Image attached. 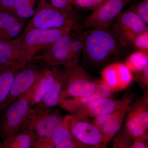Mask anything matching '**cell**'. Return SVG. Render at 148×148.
Instances as JSON below:
<instances>
[{
	"instance_id": "cell-1",
	"label": "cell",
	"mask_w": 148,
	"mask_h": 148,
	"mask_svg": "<svg viewBox=\"0 0 148 148\" xmlns=\"http://www.w3.org/2000/svg\"><path fill=\"white\" fill-rule=\"evenodd\" d=\"M79 36L85 58L93 65L106 64L124 51L110 29H86Z\"/></svg>"
},
{
	"instance_id": "cell-2",
	"label": "cell",
	"mask_w": 148,
	"mask_h": 148,
	"mask_svg": "<svg viewBox=\"0 0 148 148\" xmlns=\"http://www.w3.org/2000/svg\"><path fill=\"white\" fill-rule=\"evenodd\" d=\"M73 31L69 27L34 29L18 36L21 50L20 69L62 36Z\"/></svg>"
},
{
	"instance_id": "cell-3",
	"label": "cell",
	"mask_w": 148,
	"mask_h": 148,
	"mask_svg": "<svg viewBox=\"0 0 148 148\" xmlns=\"http://www.w3.org/2000/svg\"><path fill=\"white\" fill-rule=\"evenodd\" d=\"M81 26L73 15L53 7L47 0H38L36 12L22 33L34 29H49L69 27L81 32Z\"/></svg>"
},
{
	"instance_id": "cell-4",
	"label": "cell",
	"mask_w": 148,
	"mask_h": 148,
	"mask_svg": "<svg viewBox=\"0 0 148 148\" xmlns=\"http://www.w3.org/2000/svg\"><path fill=\"white\" fill-rule=\"evenodd\" d=\"M49 67L42 60L34 59L19 69L15 76L9 94L5 101L0 105V112L26 95Z\"/></svg>"
},
{
	"instance_id": "cell-5",
	"label": "cell",
	"mask_w": 148,
	"mask_h": 148,
	"mask_svg": "<svg viewBox=\"0 0 148 148\" xmlns=\"http://www.w3.org/2000/svg\"><path fill=\"white\" fill-rule=\"evenodd\" d=\"M38 104L33 106L20 130H27L35 138L50 137L60 126L64 116L58 110Z\"/></svg>"
},
{
	"instance_id": "cell-6",
	"label": "cell",
	"mask_w": 148,
	"mask_h": 148,
	"mask_svg": "<svg viewBox=\"0 0 148 148\" xmlns=\"http://www.w3.org/2000/svg\"><path fill=\"white\" fill-rule=\"evenodd\" d=\"M64 69L65 82L60 101L66 98L91 95L96 91L98 79L90 76L79 63L64 66Z\"/></svg>"
},
{
	"instance_id": "cell-7",
	"label": "cell",
	"mask_w": 148,
	"mask_h": 148,
	"mask_svg": "<svg viewBox=\"0 0 148 148\" xmlns=\"http://www.w3.org/2000/svg\"><path fill=\"white\" fill-rule=\"evenodd\" d=\"M31 89L3 111L0 120V138L3 141L19 131L24 124L33 107Z\"/></svg>"
},
{
	"instance_id": "cell-8",
	"label": "cell",
	"mask_w": 148,
	"mask_h": 148,
	"mask_svg": "<svg viewBox=\"0 0 148 148\" xmlns=\"http://www.w3.org/2000/svg\"><path fill=\"white\" fill-rule=\"evenodd\" d=\"M110 30L122 48L126 51L131 47L137 35L148 30V24L129 9L120 14Z\"/></svg>"
},
{
	"instance_id": "cell-9",
	"label": "cell",
	"mask_w": 148,
	"mask_h": 148,
	"mask_svg": "<svg viewBox=\"0 0 148 148\" xmlns=\"http://www.w3.org/2000/svg\"><path fill=\"white\" fill-rule=\"evenodd\" d=\"M123 128L133 140H148V92L132 103L127 111Z\"/></svg>"
},
{
	"instance_id": "cell-10",
	"label": "cell",
	"mask_w": 148,
	"mask_h": 148,
	"mask_svg": "<svg viewBox=\"0 0 148 148\" xmlns=\"http://www.w3.org/2000/svg\"><path fill=\"white\" fill-rule=\"evenodd\" d=\"M131 0H106L86 16L81 32L91 29H110L120 14Z\"/></svg>"
},
{
	"instance_id": "cell-11",
	"label": "cell",
	"mask_w": 148,
	"mask_h": 148,
	"mask_svg": "<svg viewBox=\"0 0 148 148\" xmlns=\"http://www.w3.org/2000/svg\"><path fill=\"white\" fill-rule=\"evenodd\" d=\"M71 130L74 138L90 148H105L108 144L101 130L89 118L72 115Z\"/></svg>"
},
{
	"instance_id": "cell-12",
	"label": "cell",
	"mask_w": 148,
	"mask_h": 148,
	"mask_svg": "<svg viewBox=\"0 0 148 148\" xmlns=\"http://www.w3.org/2000/svg\"><path fill=\"white\" fill-rule=\"evenodd\" d=\"M72 32L62 36L34 59L42 60L50 67L66 66L73 64L70 50Z\"/></svg>"
},
{
	"instance_id": "cell-13",
	"label": "cell",
	"mask_w": 148,
	"mask_h": 148,
	"mask_svg": "<svg viewBox=\"0 0 148 148\" xmlns=\"http://www.w3.org/2000/svg\"><path fill=\"white\" fill-rule=\"evenodd\" d=\"M131 101L132 97L128 95L124 96L121 100L101 98L79 106L69 113L72 115L79 117L95 118L119 110Z\"/></svg>"
},
{
	"instance_id": "cell-14",
	"label": "cell",
	"mask_w": 148,
	"mask_h": 148,
	"mask_svg": "<svg viewBox=\"0 0 148 148\" xmlns=\"http://www.w3.org/2000/svg\"><path fill=\"white\" fill-rule=\"evenodd\" d=\"M101 80L116 92L127 88L133 81V73L124 63L116 62L108 65L101 72Z\"/></svg>"
},
{
	"instance_id": "cell-15",
	"label": "cell",
	"mask_w": 148,
	"mask_h": 148,
	"mask_svg": "<svg viewBox=\"0 0 148 148\" xmlns=\"http://www.w3.org/2000/svg\"><path fill=\"white\" fill-rule=\"evenodd\" d=\"M132 101L121 108L106 114L94 118L92 121L103 134L108 143L122 127Z\"/></svg>"
},
{
	"instance_id": "cell-16",
	"label": "cell",
	"mask_w": 148,
	"mask_h": 148,
	"mask_svg": "<svg viewBox=\"0 0 148 148\" xmlns=\"http://www.w3.org/2000/svg\"><path fill=\"white\" fill-rule=\"evenodd\" d=\"M21 50L19 37L12 40H0V69H20Z\"/></svg>"
},
{
	"instance_id": "cell-17",
	"label": "cell",
	"mask_w": 148,
	"mask_h": 148,
	"mask_svg": "<svg viewBox=\"0 0 148 148\" xmlns=\"http://www.w3.org/2000/svg\"><path fill=\"white\" fill-rule=\"evenodd\" d=\"M25 20L10 11L0 10V40H12L24 29Z\"/></svg>"
},
{
	"instance_id": "cell-18",
	"label": "cell",
	"mask_w": 148,
	"mask_h": 148,
	"mask_svg": "<svg viewBox=\"0 0 148 148\" xmlns=\"http://www.w3.org/2000/svg\"><path fill=\"white\" fill-rule=\"evenodd\" d=\"M114 93L115 92L112 91L104 84L101 79H98L97 88L93 94L81 97L64 98L60 101L58 106L70 112L77 107L93 100L101 98H111Z\"/></svg>"
},
{
	"instance_id": "cell-19",
	"label": "cell",
	"mask_w": 148,
	"mask_h": 148,
	"mask_svg": "<svg viewBox=\"0 0 148 148\" xmlns=\"http://www.w3.org/2000/svg\"><path fill=\"white\" fill-rule=\"evenodd\" d=\"M56 67L51 66L48 68L31 89L33 107L41 101L53 86L55 81Z\"/></svg>"
},
{
	"instance_id": "cell-20",
	"label": "cell",
	"mask_w": 148,
	"mask_h": 148,
	"mask_svg": "<svg viewBox=\"0 0 148 148\" xmlns=\"http://www.w3.org/2000/svg\"><path fill=\"white\" fill-rule=\"evenodd\" d=\"M65 79L64 68L57 66L55 81L53 86L41 101L37 104L46 108H53L58 106L64 88Z\"/></svg>"
},
{
	"instance_id": "cell-21",
	"label": "cell",
	"mask_w": 148,
	"mask_h": 148,
	"mask_svg": "<svg viewBox=\"0 0 148 148\" xmlns=\"http://www.w3.org/2000/svg\"><path fill=\"white\" fill-rule=\"evenodd\" d=\"M36 138L27 130H19L3 140V148H33Z\"/></svg>"
},
{
	"instance_id": "cell-22",
	"label": "cell",
	"mask_w": 148,
	"mask_h": 148,
	"mask_svg": "<svg viewBox=\"0 0 148 148\" xmlns=\"http://www.w3.org/2000/svg\"><path fill=\"white\" fill-rule=\"evenodd\" d=\"M72 115L64 116L63 121L52 135L49 138H43L54 148L55 146L66 140L73 138L71 130V121Z\"/></svg>"
},
{
	"instance_id": "cell-23",
	"label": "cell",
	"mask_w": 148,
	"mask_h": 148,
	"mask_svg": "<svg viewBox=\"0 0 148 148\" xmlns=\"http://www.w3.org/2000/svg\"><path fill=\"white\" fill-rule=\"evenodd\" d=\"M18 70L11 67L0 69V105L9 94Z\"/></svg>"
},
{
	"instance_id": "cell-24",
	"label": "cell",
	"mask_w": 148,
	"mask_h": 148,
	"mask_svg": "<svg viewBox=\"0 0 148 148\" xmlns=\"http://www.w3.org/2000/svg\"><path fill=\"white\" fill-rule=\"evenodd\" d=\"M38 0H16L10 11L25 20L31 18L36 12Z\"/></svg>"
},
{
	"instance_id": "cell-25",
	"label": "cell",
	"mask_w": 148,
	"mask_h": 148,
	"mask_svg": "<svg viewBox=\"0 0 148 148\" xmlns=\"http://www.w3.org/2000/svg\"><path fill=\"white\" fill-rule=\"evenodd\" d=\"M124 64L132 73H136L148 66V53L136 51L127 57Z\"/></svg>"
},
{
	"instance_id": "cell-26",
	"label": "cell",
	"mask_w": 148,
	"mask_h": 148,
	"mask_svg": "<svg viewBox=\"0 0 148 148\" xmlns=\"http://www.w3.org/2000/svg\"><path fill=\"white\" fill-rule=\"evenodd\" d=\"M74 32L72 31L70 50L73 63H79L80 56L82 52L83 46L82 41L80 38L79 32H75V34H74Z\"/></svg>"
},
{
	"instance_id": "cell-27",
	"label": "cell",
	"mask_w": 148,
	"mask_h": 148,
	"mask_svg": "<svg viewBox=\"0 0 148 148\" xmlns=\"http://www.w3.org/2000/svg\"><path fill=\"white\" fill-rule=\"evenodd\" d=\"M116 135V136L114 139L113 148H131L133 140L123 127L120 130Z\"/></svg>"
},
{
	"instance_id": "cell-28",
	"label": "cell",
	"mask_w": 148,
	"mask_h": 148,
	"mask_svg": "<svg viewBox=\"0 0 148 148\" xmlns=\"http://www.w3.org/2000/svg\"><path fill=\"white\" fill-rule=\"evenodd\" d=\"M106 0H71L73 7L83 11L92 10L97 8Z\"/></svg>"
},
{
	"instance_id": "cell-29",
	"label": "cell",
	"mask_w": 148,
	"mask_h": 148,
	"mask_svg": "<svg viewBox=\"0 0 148 148\" xmlns=\"http://www.w3.org/2000/svg\"><path fill=\"white\" fill-rule=\"evenodd\" d=\"M131 47L136 51L148 53V30L137 35L132 40Z\"/></svg>"
},
{
	"instance_id": "cell-30",
	"label": "cell",
	"mask_w": 148,
	"mask_h": 148,
	"mask_svg": "<svg viewBox=\"0 0 148 148\" xmlns=\"http://www.w3.org/2000/svg\"><path fill=\"white\" fill-rule=\"evenodd\" d=\"M130 9L148 24V0L142 1Z\"/></svg>"
},
{
	"instance_id": "cell-31",
	"label": "cell",
	"mask_w": 148,
	"mask_h": 148,
	"mask_svg": "<svg viewBox=\"0 0 148 148\" xmlns=\"http://www.w3.org/2000/svg\"><path fill=\"white\" fill-rule=\"evenodd\" d=\"M53 7L68 14H73V6L71 0H49Z\"/></svg>"
},
{
	"instance_id": "cell-32",
	"label": "cell",
	"mask_w": 148,
	"mask_h": 148,
	"mask_svg": "<svg viewBox=\"0 0 148 148\" xmlns=\"http://www.w3.org/2000/svg\"><path fill=\"white\" fill-rule=\"evenodd\" d=\"M133 75V80L139 84L141 88L145 90L148 89V66L142 71Z\"/></svg>"
},
{
	"instance_id": "cell-33",
	"label": "cell",
	"mask_w": 148,
	"mask_h": 148,
	"mask_svg": "<svg viewBox=\"0 0 148 148\" xmlns=\"http://www.w3.org/2000/svg\"><path fill=\"white\" fill-rule=\"evenodd\" d=\"M54 148H90L89 146L83 144L75 138H72L56 145Z\"/></svg>"
},
{
	"instance_id": "cell-34",
	"label": "cell",
	"mask_w": 148,
	"mask_h": 148,
	"mask_svg": "<svg viewBox=\"0 0 148 148\" xmlns=\"http://www.w3.org/2000/svg\"><path fill=\"white\" fill-rule=\"evenodd\" d=\"M33 148H53L52 146L43 138H37L35 141Z\"/></svg>"
},
{
	"instance_id": "cell-35",
	"label": "cell",
	"mask_w": 148,
	"mask_h": 148,
	"mask_svg": "<svg viewBox=\"0 0 148 148\" xmlns=\"http://www.w3.org/2000/svg\"><path fill=\"white\" fill-rule=\"evenodd\" d=\"M16 0H0V10L10 11Z\"/></svg>"
},
{
	"instance_id": "cell-36",
	"label": "cell",
	"mask_w": 148,
	"mask_h": 148,
	"mask_svg": "<svg viewBox=\"0 0 148 148\" xmlns=\"http://www.w3.org/2000/svg\"><path fill=\"white\" fill-rule=\"evenodd\" d=\"M148 140H133L131 148H148Z\"/></svg>"
},
{
	"instance_id": "cell-37",
	"label": "cell",
	"mask_w": 148,
	"mask_h": 148,
	"mask_svg": "<svg viewBox=\"0 0 148 148\" xmlns=\"http://www.w3.org/2000/svg\"><path fill=\"white\" fill-rule=\"evenodd\" d=\"M0 148H3L2 144L0 142Z\"/></svg>"
}]
</instances>
